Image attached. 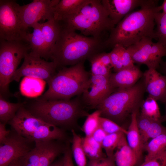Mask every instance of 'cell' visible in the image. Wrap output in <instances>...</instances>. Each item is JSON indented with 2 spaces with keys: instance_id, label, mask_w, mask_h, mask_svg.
<instances>
[{
  "instance_id": "obj_1",
  "label": "cell",
  "mask_w": 166,
  "mask_h": 166,
  "mask_svg": "<svg viewBox=\"0 0 166 166\" xmlns=\"http://www.w3.org/2000/svg\"><path fill=\"white\" fill-rule=\"evenodd\" d=\"M158 2L144 0L140 9L125 16L110 31L104 42L105 49L117 45L127 48L145 38L155 39L154 16L161 10Z\"/></svg>"
},
{
  "instance_id": "obj_2",
  "label": "cell",
  "mask_w": 166,
  "mask_h": 166,
  "mask_svg": "<svg viewBox=\"0 0 166 166\" xmlns=\"http://www.w3.org/2000/svg\"><path fill=\"white\" fill-rule=\"evenodd\" d=\"M59 23V34L50 56L57 69L88 60L105 49V41L78 34L75 30Z\"/></svg>"
},
{
  "instance_id": "obj_3",
  "label": "cell",
  "mask_w": 166,
  "mask_h": 166,
  "mask_svg": "<svg viewBox=\"0 0 166 166\" xmlns=\"http://www.w3.org/2000/svg\"><path fill=\"white\" fill-rule=\"evenodd\" d=\"M81 98L72 99L42 100L37 99L25 107L34 116L57 127L73 125L89 114L84 109Z\"/></svg>"
},
{
  "instance_id": "obj_4",
  "label": "cell",
  "mask_w": 166,
  "mask_h": 166,
  "mask_svg": "<svg viewBox=\"0 0 166 166\" xmlns=\"http://www.w3.org/2000/svg\"><path fill=\"white\" fill-rule=\"evenodd\" d=\"M59 22L84 36L104 41V34L115 26L100 0H85L74 14Z\"/></svg>"
},
{
  "instance_id": "obj_5",
  "label": "cell",
  "mask_w": 166,
  "mask_h": 166,
  "mask_svg": "<svg viewBox=\"0 0 166 166\" xmlns=\"http://www.w3.org/2000/svg\"><path fill=\"white\" fill-rule=\"evenodd\" d=\"M146 92L143 77L134 85L117 89L97 107L101 116L120 125L134 112H139Z\"/></svg>"
},
{
  "instance_id": "obj_6",
  "label": "cell",
  "mask_w": 166,
  "mask_h": 166,
  "mask_svg": "<svg viewBox=\"0 0 166 166\" xmlns=\"http://www.w3.org/2000/svg\"><path fill=\"white\" fill-rule=\"evenodd\" d=\"M84 62L59 70L47 82L48 90L37 99L68 100L82 94L90 76L85 69Z\"/></svg>"
},
{
  "instance_id": "obj_7",
  "label": "cell",
  "mask_w": 166,
  "mask_h": 166,
  "mask_svg": "<svg viewBox=\"0 0 166 166\" xmlns=\"http://www.w3.org/2000/svg\"><path fill=\"white\" fill-rule=\"evenodd\" d=\"M8 123L12 129L33 142L52 140L63 141L66 138L62 129L36 117L25 105Z\"/></svg>"
},
{
  "instance_id": "obj_8",
  "label": "cell",
  "mask_w": 166,
  "mask_h": 166,
  "mask_svg": "<svg viewBox=\"0 0 166 166\" xmlns=\"http://www.w3.org/2000/svg\"><path fill=\"white\" fill-rule=\"evenodd\" d=\"M30 50L26 41L0 40V94H6L13 76L25 54Z\"/></svg>"
},
{
  "instance_id": "obj_9",
  "label": "cell",
  "mask_w": 166,
  "mask_h": 166,
  "mask_svg": "<svg viewBox=\"0 0 166 166\" xmlns=\"http://www.w3.org/2000/svg\"><path fill=\"white\" fill-rule=\"evenodd\" d=\"M15 1L0 0V40L26 41L28 30L23 26L18 16Z\"/></svg>"
},
{
  "instance_id": "obj_10",
  "label": "cell",
  "mask_w": 166,
  "mask_h": 166,
  "mask_svg": "<svg viewBox=\"0 0 166 166\" xmlns=\"http://www.w3.org/2000/svg\"><path fill=\"white\" fill-rule=\"evenodd\" d=\"M52 140L35 142L34 147L20 158L22 166H49L68 146L61 142Z\"/></svg>"
},
{
  "instance_id": "obj_11",
  "label": "cell",
  "mask_w": 166,
  "mask_h": 166,
  "mask_svg": "<svg viewBox=\"0 0 166 166\" xmlns=\"http://www.w3.org/2000/svg\"><path fill=\"white\" fill-rule=\"evenodd\" d=\"M60 0H34L20 6L15 1L17 14L24 27L28 30L40 20L46 21L53 18L54 7Z\"/></svg>"
},
{
  "instance_id": "obj_12",
  "label": "cell",
  "mask_w": 166,
  "mask_h": 166,
  "mask_svg": "<svg viewBox=\"0 0 166 166\" xmlns=\"http://www.w3.org/2000/svg\"><path fill=\"white\" fill-rule=\"evenodd\" d=\"M57 69L53 61L27 53L21 66L16 70L11 80L19 82L22 77H29L41 79L47 82L56 73Z\"/></svg>"
},
{
  "instance_id": "obj_13",
  "label": "cell",
  "mask_w": 166,
  "mask_h": 166,
  "mask_svg": "<svg viewBox=\"0 0 166 166\" xmlns=\"http://www.w3.org/2000/svg\"><path fill=\"white\" fill-rule=\"evenodd\" d=\"M34 143L12 129L6 139L0 143V166H7L24 156L34 147Z\"/></svg>"
},
{
  "instance_id": "obj_14",
  "label": "cell",
  "mask_w": 166,
  "mask_h": 166,
  "mask_svg": "<svg viewBox=\"0 0 166 166\" xmlns=\"http://www.w3.org/2000/svg\"><path fill=\"white\" fill-rule=\"evenodd\" d=\"M116 89L112 85L109 77L91 75L81 99L85 106L96 108Z\"/></svg>"
},
{
  "instance_id": "obj_15",
  "label": "cell",
  "mask_w": 166,
  "mask_h": 166,
  "mask_svg": "<svg viewBox=\"0 0 166 166\" xmlns=\"http://www.w3.org/2000/svg\"><path fill=\"white\" fill-rule=\"evenodd\" d=\"M143 77L148 96L164 103L166 101V75L161 74L156 69L150 68L143 73Z\"/></svg>"
},
{
  "instance_id": "obj_16",
  "label": "cell",
  "mask_w": 166,
  "mask_h": 166,
  "mask_svg": "<svg viewBox=\"0 0 166 166\" xmlns=\"http://www.w3.org/2000/svg\"><path fill=\"white\" fill-rule=\"evenodd\" d=\"M152 39L149 38H144L126 48L134 63L145 65L148 69L159 68L160 64L155 59L151 52Z\"/></svg>"
},
{
  "instance_id": "obj_17",
  "label": "cell",
  "mask_w": 166,
  "mask_h": 166,
  "mask_svg": "<svg viewBox=\"0 0 166 166\" xmlns=\"http://www.w3.org/2000/svg\"><path fill=\"white\" fill-rule=\"evenodd\" d=\"M144 0H102L109 17L115 26L127 14L143 3Z\"/></svg>"
},
{
  "instance_id": "obj_18",
  "label": "cell",
  "mask_w": 166,
  "mask_h": 166,
  "mask_svg": "<svg viewBox=\"0 0 166 166\" xmlns=\"http://www.w3.org/2000/svg\"><path fill=\"white\" fill-rule=\"evenodd\" d=\"M143 76V73L137 66L124 68L111 73L109 77L110 81L116 89H124L135 85Z\"/></svg>"
},
{
  "instance_id": "obj_19",
  "label": "cell",
  "mask_w": 166,
  "mask_h": 166,
  "mask_svg": "<svg viewBox=\"0 0 166 166\" xmlns=\"http://www.w3.org/2000/svg\"><path fill=\"white\" fill-rule=\"evenodd\" d=\"M31 27L33 29V32L28 33L26 37V41L29 44L30 47L29 53L47 61L49 58L42 34L41 23L37 22Z\"/></svg>"
},
{
  "instance_id": "obj_20",
  "label": "cell",
  "mask_w": 166,
  "mask_h": 166,
  "mask_svg": "<svg viewBox=\"0 0 166 166\" xmlns=\"http://www.w3.org/2000/svg\"><path fill=\"white\" fill-rule=\"evenodd\" d=\"M125 135L122 137L114 153L116 164L117 166H136L141 162L129 146Z\"/></svg>"
},
{
  "instance_id": "obj_21",
  "label": "cell",
  "mask_w": 166,
  "mask_h": 166,
  "mask_svg": "<svg viewBox=\"0 0 166 166\" xmlns=\"http://www.w3.org/2000/svg\"><path fill=\"white\" fill-rule=\"evenodd\" d=\"M139 112H134L131 116V122L126 135L128 143L141 162L144 146L142 143L137 124V116Z\"/></svg>"
},
{
  "instance_id": "obj_22",
  "label": "cell",
  "mask_w": 166,
  "mask_h": 166,
  "mask_svg": "<svg viewBox=\"0 0 166 166\" xmlns=\"http://www.w3.org/2000/svg\"><path fill=\"white\" fill-rule=\"evenodd\" d=\"M42 35L47 51L50 58L51 53L58 38L60 30L59 22L53 18L41 23Z\"/></svg>"
},
{
  "instance_id": "obj_23",
  "label": "cell",
  "mask_w": 166,
  "mask_h": 166,
  "mask_svg": "<svg viewBox=\"0 0 166 166\" xmlns=\"http://www.w3.org/2000/svg\"><path fill=\"white\" fill-rule=\"evenodd\" d=\"M46 82L45 81L38 78L24 77L20 84L21 93L28 97H37L41 95L43 92Z\"/></svg>"
},
{
  "instance_id": "obj_24",
  "label": "cell",
  "mask_w": 166,
  "mask_h": 166,
  "mask_svg": "<svg viewBox=\"0 0 166 166\" xmlns=\"http://www.w3.org/2000/svg\"><path fill=\"white\" fill-rule=\"evenodd\" d=\"M85 0H61L54 7L53 18L61 22L74 14Z\"/></svg>"
},
{
  "instance_id": "obj_25",
  "label": "cell",
  "mask_w": 166,
  "mask_h": 166,
  "mask_svg": "<svg viewBox=\"0 0 166 166\" xmlns=\"http://www.w3.org/2000/svg\"><path fill=\"white\" fill-rule=\"evenodd\" d=\"M147 152L144 161L151 159L160 155L166 150V132L152 139L144 146Z\"/></svg>"
},
{
  "instance_id": "obj_26",
  "label": "cell",
  "mask_w": 166,
  "mask_h": 166,
  "mask_svg": "<svg viewBox=\"0 0 166 166\" xmlns=\"http://www.w3.org/2000/svg\"><path fill=\"white\" fill-rule=\"evenodd\" d=\"M25 105L24 103H13L8 101L0 95V122L7 123L15 116L19 109Z\"/></svg>"
},
{
  "instance_id": "obj_27",
  "label": "cell",
  "mask_w": 166,
  "mask_h": 166,
  "mask_svg": "<svg viewBox=\"0 0 166 166\" xmlns=\"http://www.w3.org/2000/svg\"><path fill=\"white\" fill-rule=\"evenodd\" d=\"M82 144L84 152L89 160L106 157L103 152L101 144L91 136L81 138Z\"/></svg>"
},
{
  "instance_id": "obj_28",
  "label": "cell",
  "mask_w": 166,
  "mask_h": 166,
  "mask_svg": "<svg viewBox=\"0 0 166 166\" xmlns=\"http://www.w3.org/2000/svg\"><path fill=\"white\" fill-rule=\"evenodd\" d=\"M71 132L72 139V153L77 166H87L86 156L83 150L81 138L73 129Z\"/></svg>"
},
{
  "instance_id": "obj_29",
  "label": "cell",
  "mask_w": 166,
  "mask_h": 166,
  "mask_svg": "<svg viewBox=\"0 0 166 166\" xmlns=\"http://www.w3.org/2000/svg\"><path fill=\"white\" fill-rule=\"evenodd\" d=\"M157 101L154 98L148 96L142 102L140 114L152 120L162 121V117Z\"/></svg>"
},
{
  "instance_id": "obj_30",
  "label": "cell",
  "mask_w": 166,
  "mask_h": 166,
  "mask_svg": "<svg viewBox=\"0 0 166 166\" xmlns=\"http://www.w3.org/2000/svg\"><path fill=\"white\" fill-rule=\"evenodd\" d=\"M154 20L156 25L155 39L166 49V14L160 12L156 13Z\"/></svg>"
},
{
  "instance_id": "obj_31",
  "label": "cell",
  "mask_w": 166,
  "mask_h": 166,
  "mask_svg": "<svg viewBox=\"0 0 166 166\" xmlns=\"http://www.w3.org/2000/svg\"><path fill=\"white\" fill-rule=\"evenodd\" d=\"M124 134V133L120 132L106 135L102 141L101 145L102 148L105 150L107 156H114V150Z\"/></svg>"
},
{
  "instance_id": "obj_32",
  "label": "cell",
  "mask_w": 166,
  "mask_h": 166,
  "mask_svg": "<svg viewBox=\"0 0 166 166\" xmlns=\"http://www.w3.org/2000/svg\"><path fill=\"white\" fill-rule=\"evenodd\" d=\"M162 122L152 120L144 133L141 137L144 148L149 139H153L166 132V127L161 124Z\"/></svg>"
},
{
  "instance_id": "obj_33",
  "label": "cell",
  "mask_w": 166,
  "mask_h": 166,
  "mask_svg": "<svg viewBox=\"0 0 166 166\" xmlns=\"http://www.w3.org/2000/svg\"><path fill=\"white\" fill-rule=\"evenodd\" d=\"M101 114V111L97 109L87 116L83 126V130L85 136H91L99 127V120Z\"/></svg>"
},
{
  "instance_id": "obj_34",
  "label": "cell",
  "mask_w": 166,
  "mask_h": 166,
  "mask_svg": "<svg viewBox=\"0 0 166 166\" xmlns=\"http://www.w3.org/2000/svg\"><path fill=\"white\" fill-rule=\"evenodd\" d=\"M97 54L88 60L91 65L90 75L109 77L112 73L111 71V69L101 63L98 58Z\"/></svg>"
},
{
  "instance_id": "obj_35",
  "label": "cell",
  "mask_w": 166,
  "mask_h": 166,
  "mask_svg": "<svg viewBox=\"0 0 166 166\" xmlns=\"http://www.w3.org/2000/svg\"><path fill=\"white\" fill-rule=\"evenodd\" d=\"M99 126L107 134L121 132L125 135L127 133L126 130L114 121L106 118L101 117Z\"/></svg>"
},
{
  "instance_id": "obj_36",
  "label": "cell",
  "mask_w": 166,
  "mask_h": 166,
  "mask_svg": "<svg viewBox=\"0 0 166 166\" xmlns=\"http://www.w3.org/2000/svg\"><path fill=\"white\" fill-rule=\"evenodd\" d=\"M116 45L117 46L120 54L123 69L134 67L135 66L134 63L130 53L127 49L120 45Z\"/></svg>"
},
{
  "instance_id": "obj_37",
  "label": "cell",
  "mask_w": 166,
  "mask_h": 166,
  "mask_svg": "<svg viewBox=\"0 0 166 166\" xmlns=\"http://www.w3.org/2000/svg\"><path fill=\"white\" fill-rule=\"evenodd\" d=\"M109 53L112 68L115 72L122 69L123 66L121 59L120 54L117 46L116 45L114 46Z\"/></svg>"
},
{
  "instance_id": "obj_38",
  "label": "cell",
  "mask_w": 166,
  "mask_h": 166,
  "mask_svg": "<svg viewBox=\"0 0 166 166\" xmlns=\"http://www.w3.org/2000/svg\"><path fill=\"white\" fill-rule=\"evenodd\" d=\"M87 166H116L114 156L89 160Z\"/></svg>"
},
{
  "instance_id": "obj_39",
  "label": "cell",
  "mask_w": 166,
  "mask_h": 166,
  "mask_svg": "<svg viewBox=\"0 0 166 166\" xmlns=\"http://www.w3.org/2000/svg\"><path fill=\"white\" fill-rule=\"evenodd\" d=\"M140 166H166V163L161 155L151 159L144 161Z\"/></svg>"
},
{
  "instance_id": "obj_40",
  "label": "cell",
  "mask_w": 166,
  "mask_h": 166,
  "mask_svg": "<svg viewBox=\"0 0 166 166\" xmlns=\"http://www.w3.org/2000/svg\"><path fill=\"white\" fill-rule=\"evenodd\" d=\"M97 56L104 65L111 69L113 68L109 53L102 52L97 54Z\"/></svg>"
},
{
  "instance_id": "obj_41",
  "label": "cell",
  "mask_w": 166,
  "mask_h": 166,
  "mask_svg": "<svg viewBox=\"0 0 166 166\" xmlns=\"http://www.w3.org/2000/svg\"><path fill=\"white\" fill-rule=\"evenodd\" d=\"M107 135L106 132L99 126L91 136L97 142L101 144Z\"/></svg>"
},
{
  "instance_id": "obj_42",
  "label": "cell",
  "mask_w": 166,
  "mask_h": 166,
  "mask_svg": "<svg viewBox=\"0 0 166 166\" xmlns=\"http://www.w3.org/2000/svg\"><path fill=\"white\" fill-rule=\"evenodd\" d=\"M64 153V166H74L73 161L72 152L68 146Z\"/></svg>"
},
{
  "instance_id": "obj_43",
  "label": "cell",
  "mask_w": 166,
  "mask_h": 166,
  "mask_svg": "<svg viewBox=\"0 0 166 166\" xmlns=\"http://www.w3.org/2000/svg\"><path fill=\"white\" fill-rule=\"evenodd\" d=\"M6 124L0 122V143L6 139L10 132V130L6 129Z\"/></svg>"
},
{
  "instance_id": "obj_44",
  "label": "cell",
  "mask_w": 166,
  "mask_h": 166,
  "mask_svg": "<svg viewBox=\"0 0 166 166\" xmlns=\"http://www.w3.org/2000/svg\"><path fill=\"white\" fill-rule=\"evenodd\" d=\"M7 166H22L20 159L19 158L15 160Z\"/></svg>"
},
{
  "instance_id": "obj_45",
  "label": "cell",
  "mask_w": 166,
  "mask_h": 166,
  "mask_svg": "<svg viewBox=\"0 0 166 166\" xmlns=\"http://www.w3.org/2000/svg\"><path fill=\"white\" fill-rule=\"evenodd\" d=\"M160 67L161 71L164 74L166 75V61L162 62L160 63L159 68Z\"/></svg>"
},
{
  "instance_id": "obj_46",
  "label": "cell",
  "mask_w": 166,
  "mask_h": 166,
  "mask_svg": "<svg viewBox=\"0 0 166 166\" xmlns=\"http://www.w3.org/2000/svg\"><path fill=\"white\" fill-rule=\"evenodd\" d=\"M161 10H162L163 13L166 14V0L164 1L162 5L160 6Z\"/></svg>"
},
{
  "instance_id": "obj_47",
  "label": "cell",
  "mask_w": 166,
  "mask_h": 166,
  "mask_svg": "<svg viewBox=\"0 0 166 166\" xmlns=\"http://www.w3.org/2000/svg\"><path fill=\"white\" fill-rule=\"evenodd\" d=\"M164 104L165 106V114L164 116L163 117H162L161 120L162 121H166V101Z\"/></svg>"
}]
</instances>
